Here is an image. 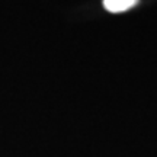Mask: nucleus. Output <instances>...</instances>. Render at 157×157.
<instances>
[{
    "label": "nucleus",
    "mask_w": 157,
    "mask_h": 157,
    "mask_svg": "<svg viewBox=\"0 0 157 157\" xmlns=\"http://www.w3.org/2000/svg\"><path fill=\"white\" fill-rule=\"evenodd\" d=\"M137 3H138V0H103L105 9L112 12V13L128 10V9H131Z\"/></svg>",
    "instance_id": "f257e3e1"
}]
</instances>
